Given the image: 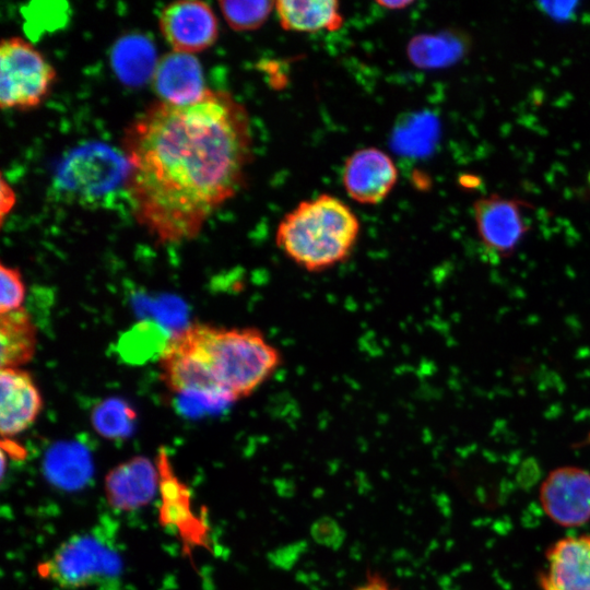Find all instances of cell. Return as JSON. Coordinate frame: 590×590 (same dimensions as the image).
<instances>
[{
    "instance_id": "6da1fadb",
    "label": "cell",
    "mask_w": 590,
    "mask_h": 590,
    "mask_svg": "<svg viewBox=\"0 0 590 590\" xmlns=\"http://www.w3.org/2000/svg\"><path fill=\"white\" fill-rule=\"evenodd\" d=\"M122 144L134 217L160 244L197 237L240 189L252 157L248 113L223 91L188 105L155 102Z\"/></svg>"
},
{
    "instance_id": "7a4b0ae2",
    "label": "cell",
    "mask_w": 590,
    "mask_h": 590,
    "mask_svg": "<svg viewBox=\"0 0 590 590\" xmlns=\"http://www.w3.org/2000/svg\"><path fill=\"white\" fill-rule=\"evenodd\" d=\"M282 359L281 351L256 328L193 323L167 341L158 365L170 392L220 403L251 396Z\"/></svg>"
},
{
    "instance_id": "3957f363",
    "label": "cell",
    "mask_w": 590,
    "mask_h": 590,
    "mask_svg": "<svg viewBox=\"0 0 590 590\" xmlns=\"http://www.w3.org/2000/svg\"><path fill=\"white\" fill-rule=\"evenodd\" d=\"M361 223L352 209L330 194L299 202L280 221L275 244L297 267L322 272L343 263L358 240Z\"/></svg>"
},
{
    "instance_id": "277c9868",
    "label": "cell",
    "mask_w": 590,
    "mask_h": 590,
    "mask_svg": "<svg viewBox=\"0 0 590 590\" xmlns=\"http://www.w3.org/2000/svg\"><path fill=\"white\" fill-rule=\"evenodd\" d=\"M37 575L61 589L79 590L115 581L122 557L104 532L75 533L36 567Z\"/></svg>"
},
{
    "instance_id": "5b68a950",
    "label": "cell",
    "mask_w": 590,
    "mask_h": 590,
    "mask_svg": "<svg viewBox=\"0 0 590 590\" xmlns=\"http://www.w3.org/2000/svg\"><path fill=\"white\" fill-rule=\"evenodd\" d=\"M0 106L28 110L38 107L51 91L55 68L31 43L21 37L2 39L0 46Z\"/></svg>"
},
{
    "instance_id": "8992f818",
    "label": "cell",
    "mask_w": 590,
    "mask_h": 590,
    "mask_svg": "<svg viewBox=\"0 0 590 590\" xmlns=\"http://www.w3.org/2000/svg\"><path fill=\"white\" fill-rule=\"evenodd\" d=\"M155 462L160 473V524L175 533L187 556L199 547L213 551L209 522L194 509L191 491L174 471L165 448L158 449Z\"/></svg>"
},
{
    "instance_id": "52a82bcc",
    "label": "cell",
    "mask_w": 590,
    "mask_h": 590,
    "mask_svg": "<svg viewBox=\"0 0 590 590\" xmlns=\"http://www.w3.org/2000/svg\"><path fill=\"white\" fill-rule=\"evenodd\" d=\"M527 203L497 193L479 198L473 204L477 236L482 246L498 259L512 256L530 229L524 216Z\"/></svg>"
},
{
    "instance_id": "ba28073f",
    "label": "cell",
    "mask_w": 590,
    "mask_h": 590,
    "mask_svg": "<svg viewBox=\"0 0 590 590\" xmlns=\"http://www.w3.org/2000/svg\"><path fill=\"white\" fill-rule=\"evenodd\" d=\"M545 515L556 524L576 528L590 521V472L579 467L551 471L540 488Z\"/></svg>"
},
{
    "instance_id": "9c48e42d",
    "label": "cell",
    "mask_w": 590,
    "mask_h": 590,
    "mask_svg": "<svg viewBox=\"0 0 590 590\" xmlns=\"http://www.w3.org/2000/svg\"><path fill=\"white\" fill-rule=\"evenodd\" d=\"M160 30L174 51L194 54L211 47L219 36L216 16L206 2L177 1L160 14Z\"/></svg>"
},
{
    "instance_id": "30bf717a",
    "label": "cell",
    "mask_w": 590,
    "mask_h": 590,
    "mask_svg": "<svg viewBox=\"0 0 590 590\" xmlns=\"http://www.w3.org/2000/svg\"><path fill=\"white\" fill-rule=\"evenodd\" d=\"M398 169L392 158L377 148L355 151L345 161L342 182L347 196L362 204H378L393 189Z\"/></svg>"
},
{
    "instance_id": "8fae6325",
    "label": "cell",
    "mask_w": 590,
    "mask_h": 590,
    "mask_svg": "<svg viewBox=\"0 0 590 590\" xmlns=\"http://www.w3.org/2000/svg\"><path fill=\"white\" fill-rule=\"evenodd\" d=\"M160 473L156 462L145 456H134L114 467L104 479L108 505L130 512L151 504L158 494Z\"/></svg>"
},
{
    "instance_id": "7c38bea8",
    "label": "cell",
    "mask_w": 590,
    "mask_h": 590,
    "mask_svg": "<svg viewBox=\"0 0 590 590\" xmlns=\"http://www.w3.org/2000/svg\"><path fill=\"white\" fill-rule=\"evenodd\" d=\"M542 590H590V534L554 542L539 576Z\"/></svg>"
},
{
    "instance_id": "4fadbf2b",
    "label": "cell",
    "mask_w": 590,
    "mask_h": 590,
    "mask_svg": "<svg viewBox=\"0 0 590 590\" xmlns=\"http://www.w3.org/2000/svg\"><path fill=\"white\" fill-rule=\"evenodd\" d=\"M0 391V432L10 439L36 421L44 401L30 373L21 368H1Z\"/></svg>"
},
{
    "instance_id": "5bb4252c",
    "label": "cell",
    "mask_w": 590,
    "mask_h": 590,
    "mask_svg": "<svg viewBox=\"0 0 590 590\" xmlns=\"http://www.w3.org/2000/svg\"><path fill=\"white\" fill-rule=\"evenodd\" d=\"M122 163L106 148H86L75 152L63 165L60 180L69 190L82 196H101L116 186L122 175Z\"/></svg>"
},
{
    "instance_id": "9a60e30c",
    "label": "cell",
    "mask_w": 590,
    "mask_h": 590,
    "mask_svg": "<svg viewBox=\"0 0 590 590\" xmlns=\"http://www.w3.org/2000/svg\"><path fill=\"white\" fill-rule=\"evenodd\" d=\"M153 87L160 101L174 105H188L201 99L204 86L202 67L192 54L170 51L157 62Z\"/></svg>"
},
{
    "instance_id": "2e32d148",
    "label": "cell",
    "mask_w": 590,
    "mask_h": 590,
    "mask_svg": "<svg viewBox=\"0 0 590 590\" xmlns=\"http://www.w3.org/2000/svg\"><path fill=\"white\" fill-rule=\"evenodd\" d=\"M274 10L282 28L291 32L337 31L343 24L334 0H280Z\"/></svg>"
},
{
    "instance_id": "e0dca14e",
    "label": "cell",
    "mask_w": 590,
    "mask_h": 590,
    "mask_svg": "<svg viewBox=\"0 0 590 590\" xmlns=\"http://www.w3.org/2000/svg\"><path fill=\"white\" fill-rule=\"evenodd\" d=\"M37 329L28 311L20 309L0 315V367L20 368L36 352Z\"/></svg>"
},
{
    "instance_id": "ac0fdd59",
    "label": "cell",
    "mask_w": 590,
    "mask_h": 590,
    "mask_svg": "<svg viewBox=\"0 0 590 590\" xmlns=\"http://www.w3.org/2000/svg\"><path fill=\"white\" fill-rule=\"evenodd\" d=\"M157 62L153 43L143 35L123 36L113 47V69L126 85L139 86L153 78Z\"/></svg>"
},
{
    "instance_id": "d6986e66",
    "label": "cell",
    "mask_w": 590,
    "mask_h": 590,
    "mask_svg": "<svg viewBox=\"0 0 590 590\" xmlns=\"http://www.w3.org/2000/svg\"><path fill=\"white\" fill-rule=\"evenodd\" d=\"M468 42L462 34L444 33L416 37L410 45L409 54L418 67H445L462 57Z\"/></svg>"
},
{
    "instance_id": "ffe728a7",
    "label": "cell",
    "mask_w": 590,
    "mask_h": 590,
    "mask_svg": "<svg viewBox=\"0 0 590 590\" xmlns=\"http://www.w3.org/2000/svg\"><path fill=\"white\" fill-rule=\"evenodd\" d=\"M135 417V412L127 402L109 399L94 409L92 424L104 438L122 439L131 435Z\"/></svg>"
},
{
    "instance_id": "44dd1931",
    "label": "cell",
    "mask_w": 590,
    "mask_h": 590,
    "mask_svg": "<svg viewBox=\"0 0 590 590\" xmlns=\"http://www.w3.org/2000/svg\"><path fill=\"white\" fill-rule=\"evenodd\" d=\"M221 12L235 31L259 28L274 10L273 1H220Z\"/></svg>"
},
{
    "instance_id": "7402d4cb",
    "label": "cell",
    "mask_w": 590,
    "mask_h": 590,
    "mask_svg": "<svg viewBox=\"0 0 590 590\" xmlns=\"http://www.w3.org/2000/svg\"><path fill=\"white\" fill-rule=\"evenodd\" d=\"M0 315L22 308L26 287L21 272L13 267H0Z\"/></svg>"
},
{
    "instance_id": "603a6c76",
    "label": "cell",
    "mask_w": 590,
    "mask_h": 590,
    "mask_svg": "<svg viewBox=\"0 0 590 590\" xmlns=\"http://www.w3.org/2000/svg\"><path fill=\"white\" fill-rule=\"evenodd\" d=\"M353 590H399L384 575L369 570Z\"/></svg>"
},
{
    "instance_id": "cb8c5ba5",
    "label": "cell",
    "mask_w": 590,
    "mask_h": 590,
    "mask_svg": "<svg viewBox=\"0 0 590 590\" xmlns=\"http://www.w3.org/2000/svg\"><path fill=\"white\" fill-rule=\"evenodd\" d=\"M15 203V193L11 187L1 180V220H4L7 213H9Z\"/></svg>"
},
{
    "instance_id": "d4e9b609",
    "label": "cell",
    "mask_w": 590,
    "mask_h": 590,
    "mask_svg": "<svg viewBox=\"0 0 590 590\" xmlns=\"http://www.w3.org/2000/svg\"><path fill=\"white\" fill-rule=\"evenodd\" d=\"M377 3L389 10H400L411 5L413 2L408 0L377 1Z\"/></svg>"
}]
</instances>
